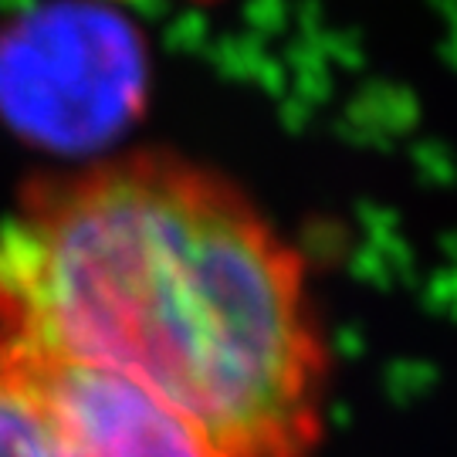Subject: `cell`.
Here are the masks:
<instances>
[{
	"mask_svg": "<svg viewBox=\"0 0 457 457\" xmlns=\"http://www.w3.org/2000/svg\"><path fill=\"white\" fill-rule=\"evenodd\" d=\"M0 457H54L24 383L0 366Z\"/></svg>",
	"mask_w": 457,
	"mask_h": 457,
	"instance_id": "obj_4",
	"label": "cell"
},
{
	"mask_svg": "<svg viewBox=\"0 0 457 457\" xmlns=\"http://www.w3.org/2000/svg\"><path fill=\"white\" fill-rule=\"evenodd\" d=\"M143 41L102 4H51L0 37V112L51 149L112 139L143 105Z\"/></svg>",
	"mask_w": 457,
	"mask_h": 457,
	"instance_id": "obj_2",
	"label": "cell"
},
{
	"mask_svg": "<svg viewBox=\"0 0 457 457\" xmlns=\"http://www.w3.org/2000/svg\"><path fill=\"white\" fill-rule=\"evenodd\" d=\"M0 356L119 376L230 457H309L322 437L305 262L183 156H115L24 194L0 228Z\"/></svg>",
	"mask_w": 457,
	"mask_h": 457,
	"instance_id": "obj_1",
	"label": "cell"
},
{
	"mask_svg": "<svg viewBox=\"0 0 457 457\" xmlns=\"http://www.w3.org/2000/svg\"><path fill=\"white\" fill-rule=\"evenodd\" d=\"M24 383L54 457H230L207 430L153 393L92 366L4 360Z\"/></svg>",
	"mask_w": 457,
	"mask_h": 457,
	"instance_id": "obj_3",
	"label": "cell"
}]
</instances>
